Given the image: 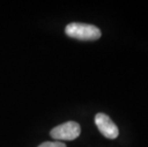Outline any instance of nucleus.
Masks as SVG:
<instances>
[{
  "label": "nucleus",
  "mask_w": 148,
  "mask_h": 147,
  "mask_svg": "<svg viewBox=\"0 0 148 147\" xmlns=\"http://www.w3.org/2000/svg\"><path fill=\"white\" fill-rule=\"evenodd\" d=\"M68 36L83 41H94L101 36V32L94 25L85 23H70L65 28Z\"/></svg>",
  "instance_id": "nucleus-1"
},
{
  "label": "nucleus",
  "mask_w": 148,
  "mask_h": 147,
  "mask_svg": "<svg viewBox=\"0 0 148 147\" xmlns=\"http://www.w3.org/2000/svg\"><path fill=\"white\" fill-rule=\"evenodd\" d=\"M80 126L75 121H67L53 128L50 135L56 140H74L80 135Z\"/></svg>",
  "instance_id": "nucleus-2"
},
{
  "label": "nucleus",
  "mask_w": 148,
  "mask_h": 147,
  "mask_svg": "<svg viewBox=\"0 0 148 147\" xmlns=\"http://www.w3.org/2000/svg\"><path fill=\"white\" fill-rule=\"evenodd\" d=\"M95 123L99 132L107 139H115L116 137H118L119 128L107 115L103 113L97 114L95 117Z\"/></svg>",
  "instance_id": "nucleus-3"
},
{
  "label": "nucleus",
  "mask_w": 148,
  "mask_h": 147,
  "mask_svg": "<svg viewBox=\"0 0 148 147\" xmlns=\"http://www.w3.org/2000/svg\"><path fill=\"white\" fill-rule=\"evenodd\" d=\"M38 147H66V145L60 142H46L41 143Z\"/></svg>",
  "instance_id": "nucleus-4"
}]
</instances>
